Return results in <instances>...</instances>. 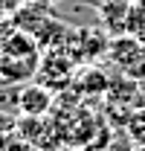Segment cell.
<instances>
[{"instance_id": "1", "label": "cell", "mask_w": 145, "mask_h": 151, "mask_svg": "<svg viewBox=\"0 0 145 151\" xmlns=\"http://www.w3.org/2000/svg\"><path fill=\"white\" fill-rule=\"evenodd\" d=\"M41 44L29 32H23L18 26H12L3 44H0V78L6 84H23L32 81L38 76V64H41Z\"/></svg>"}, {"instance_id": "2", "label": "cell", "mask_w": 145, "mask_h": 151, "mask_svg": "<svg viewBox=\"0 0 145 151\" xmlns=\"http://www.w3.org/2000/svg\"><path fill=\"white\" fill-rule=\"evenodd\" d=\"M75 70H78V61L70 55V50L67 47H52V50L41 52V64H38L35 81L47 84L55 93H61V90H67L72 84Z\"/></svg>"}, {"instance_id": "3", "label": "cell", "mask_w": 145, "mask_h": 151, "mask_svg": "<svg viewBox=\"0 0 145 151\" xmlns=\"http://www.w3.org/2000/svg\"><path fill=\"white\" fill-rule=\"evenodd\" d=\"M110 32L105 26H93V23H84L78 29H72L70 38H67V50L70 55L78 61V64H93L96 58H102L110 47Z\"/></svg>"}, {"instance_id": "4", "label": "cell", "mask_w": 145, "mask_h": 151, "mask_svg": "<svg viewBox=\"0 0 145 151\" xmlns=\"http://www.w3.org/2000/svg\"><path fill=\"white\" fill-rule=\"evenodd\" d=\"M55 108V90L41 81H23L18 90V116H50Z\"/></svg>"}, {"instance_id": "5", "label": "cell", "mask_w": 145, "mask_h": 151, "mask_svg": "<svg viewBox=\"0 0 145 151\" xmlns=\"http://www.w3.org/2000/svg\"><path fill=\"white\" fill-rule=\"evenodd\" d=\"M108 55H110V61H113L122 73H128L131 67H136V64L145 58V38L134 35V32H119V35L110 38Z\"/></svg>"}, {"instance_id": "6", "label": "cell", "mask_w": 145, "mask_h": 151, "mask_svg": "<svg viewBox=\"0 0 145 151\" xmlns=\"http://www.w3.org/2000/svg\"><path fill=\"white\" fill-rule=\"evenodd\" d=\"M70 87H72V93H78V96H108L110 78L96 64H78L75 78H72Z\"/></svg>"}, {"instance_id": "7", "label": "cell", "mask_w": 145, "mask_h": 151, "mask_svg": "<svg viewBox=\"0 0 145 151\" xmlns=\"http://www.w3.org/2000/svg\"><path fill=\"white\" fill-rule=\"evenodd\" d=\"M128 9H131V3H122V0H105V3L96 9V15H99L102 26L108 29L110 35H119V32H125Z\"/></svg>"}, {"instance_id": "8", "label": "cell", "mask_w": 145, "mask_h": 151, "mask_svg": "<svg viewBox=\"0 0 145 151\" xmlns=\"http://www.w3.org/2000/svg\"><path fill=\"white\" fill-rule=\"evenodd\" d=\"M122 128H125V137L134 145H145V105H136L128 113Z\"/></svg>"}, {"instance_id": "9", "label": "cell", "mask_w": 145, "mask_h": 151, "mask_svg": "<svg viewBox=\"0 0 145 151\" xmlns=\"http://www.w3.org/2000/svg\"><path fill=\"white\" fill-rule=\"evenodd\" d=\"M0 151H38V148L18 131V125H15V128H9V131L0 134Z\"/></svg>"}, {"instance_id": "10", "label": "cell", "mask_w": 145, "mask_h": 151, "mask_svg": "<svg viewBox=\"0 0 145 151\" xmlns=\"http://www.w3.org/2000/svg\"><path fill=\"white\" fill-rule=\"evenodd\" d=\"M125 32H134V35H142L145 38V0H134V3H131Z\"/></svg>"}, {"instance_id": "11", "label": "cell", "mask_w": 145, "mask_h": 151, "mask_svg": "<svg viewBox=\"0 0 145 151\" xmlns=\"http://www.w3.org/2000/svg\"><path fill=\"white\" fill-rule=\"evenodd\" d=\"M18 125V116H12V111H3L0 108V134L9 131V128H15Z\"/></svg>"}, {"instance_id": "12", "label": "cell", "mask_w": 145, "mask_h": 151, "mask_svg": "<svg viewBox=\"0 0 145 151\" xmlns=\"http://www.w3.org/2000/svg\"><path fill=\"white\" fill-rule=\"evenodd\" d=\"M29 3H35V6H44V9H52V6L64 3V0H29Z\"/></svg>"}, {"instance_id": "13", "label": "cell", "mask_w": 145, "mask_h": 151, "mask_svg": "<svg viewBox=\"0 0 145 151\" xmlns=\"http://www.w3.org/2000/svg\"><path fill=\"white\" fill-rule=\"evenodd\" d=\"M12 26H15L12 20H0V44H3V35H6V32H9Z\"/></svg>"}, {"instance_id": "14", "label": "cell", "mask_w": 145, "mask_h": 151, "mask_svg": "<svg viewBox=\"0 0 145 151\" xmlns=\"http://www.w3.org/2000/svg\"><path fill=\"white\" fill-rule=\"evenodd\" d=\"M142 105H145V84H142Z\"/></svg>"}, {"instance_id": "15", "label": "cell", "mask_w": 145, "mask_h": 151, "mask_svg": "<svg viewBox=\"0 0 145 151\" xmlns=\"http://www.w3.org/2000/svg\"><path fill=\"white\" fill-rule=\"evenodd\" d=\"M122 3H134V0H122Z\"/></svg>"}]
</instances>
